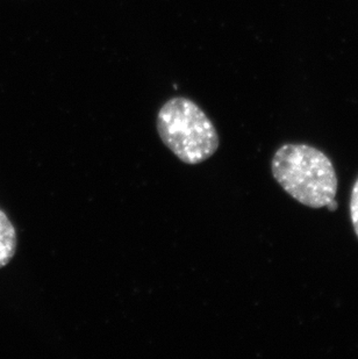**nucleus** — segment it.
Returning a JSON list of instances; mask_svg holds the SVG:
<instances>
[{"label": "nucleus", "mask_w": 358, "mask_h": 359, "mask_svg": "<svg viewBox=\"0 0 358 359\" xmlns=\"http://www.w3.org/2000/svg\"><path fill=\"white\" fill-rule=\"evenodd\" d=\"M274 180L291 197L311 208H322L334 200L338 177L327 155L307 144H285L274 154Z\"/></svg>", "instance_id": "nucleus-1"}, {"label": "nucleus", "mask_w": 358, "mask_h": 359, "mask_svg": "<svg viewBox=\"0 0 358 359\" xmlns=\"http://www.w3.org/2000/svg\"><path fill=\"white\" fill-rule=\"evenodd\" d=\"M156 128L164 146L189 165L205 162L219 149L216 126L192 99L166 100L157 113Z\"/></svg>", "instance_id": "nucleus-2"}, {"label": "nucleus", "mask_w": 358, "mask_h": 359, "mask_svg": "<svg viewBox=\"0 0 358 359\" xmlns=\"http://www.w3.org/2000/svg\"><path fill=\"white\" fill-rule=\"evenodd\" d=\"M15 228L4 210H0V269L6 266L17 252Z\"/></svg>", "instance_id": "nucleus-3"}, {"label": "nucleus", "mask_w": 358, "mask_h": 359, "mask_svg": "<svg viewBox=\"0 0 358 359\" xmlns=\"http://www.w3.org/2000/svg\"><path fill=\"white\" fill-rule=\"evenodd\" d=\"M350 217L352 227L358 238V180L352 187V198H350Z\"/></svg>", "instance_id": "nucleus-4"}, {"label": "nucleus", "mask_w": 358, "mask_h": 359, "mask_svg": "<svg viewBox=\"0 0 358 359\" xmlns=\"http://www.w3.org/2000/svg\"><path fill=\"white\" fill-rule=\"evenodd\" d=\"M328 210H331V212H334L336 208H338V203L334 200H331V203H328L327 206Z\"/></svg>", "instance_id": "nucleus-5"}]
</instances>
